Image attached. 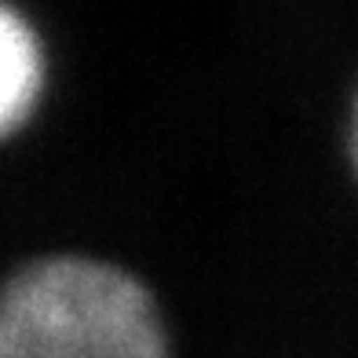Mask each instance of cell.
<instances>
[{"label": "cell", "instance_id": "cell-1", "mask_svg": "<svg viewBox=\"0 0 358 358\" xmlns=\"http://www.w3.org/2000/svg\"><path fill=\"white\" fill-rule=\"evenodd\" d=\"M0 358H169L154 292L85 252L15 267L0 292Z\"/></svg>", "mask_w": 358, "mask_h": 358}, {"label": "cell", "instance_id": "cell-3", "mask_svg": "<svg viewBox=\"0 0 358 358\" xmlns=\"http://www.w3.org/2000/svg\"><path fill=\"white\" fill-rule=\"evenodd\" d=\"M348 154H351V169L358 176V88L351 99V113H348Z\"/></svg>", "mask_w": 358, "mask_h": 358}, {"label": "cell", "instance_id": "cell-2", "mask_svg": "<svg viewBox=\"0 0 358 358\" xmlns=\"http://www.w3.org/2000/svg\"><path fill=\"white\" fill-rule=\"evenodd\" d=\"M44 92V48L34 22L8 4L0 15V128L15 136Z\"/></svg>", "mask_w": 358, "mask_h": 358}]
</instances>
